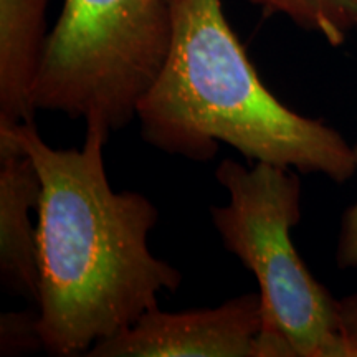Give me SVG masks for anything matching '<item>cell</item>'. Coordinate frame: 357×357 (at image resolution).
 Masks as SVG:
<instances>
[{
  "mask_svg": "<svg viewBox=\"0 0 357 357\" xmlns=\"http://www.w3.org/2000/svg\"><path fill=\"white\" fill-rule=\"evenodd\" d=\"M109 131L86 124L78 149L47 144L33 121L0 126V153L32 159L38 202V331L52 356L88 354L176 291L182 275L153 255L158 208L146 195L114 190L105 166Z\"/></svg>",
  "mask_w": 357,
  "mask_h": 357,
  "instance_id": "obj_1",
  "label": "cell"
},
{
  "mask_svg": "<svg viewBox=\"0 0 357 357\" xmlns=\"http://www.w3.org/2000/svg\"><path fill=\"white\" fill-rule=\"evenodd\" d=\"M172 38L136 118L147 144L211 160L218 144L255 162L347 182L356 147L341 132L283 105L265 86L223 13L222 0H169Z\"/></svg>",
  "mask_w": 357,
  "mask_h": 357,
  "instance_id": "obj_2",
  "label": "cell"
},
{
  "mask_svg": "<svg viewBox=\"0 0 357 357\" xmlns=\"http://www.w3.org/2000/svg\"><path fill=\"white\" fill-rule=\"evenodd\" d=\"M215 177L229 202L212 207L213 225L260 288V357H356L341 331L337 300L293 243L291 230L301 220V181L294 169L223 159Z\"/></svg>",
  "mask_w": 357,
  "mask_h": 357,
  "instance_id": "obj_3",
  "label": "cell"
},
{
  "mask_svg": "<svg viewBox=\"0 0 357 357\" xmlns=\"http://www.w3.org/2000/svg\"><path fill=\"white\" fill-rule=\"evenodd\" d=\"M172 38L169 0H63L33 88L35 108L118 131L136 118Z\"/></svg>",
  "mask_w": 357,
  "mask_h": 357,
  "instance_id": "obj_4",
  "label": "cell"
},
{
  "mask_svg": "<svg viewBox=\"0 0 357 357\" xmlns=\"http://www.w3.org/2000/svg\"><path fill=\"white\" fill-rule=\"evenodd\" d=\"M260 293L217 307L147 311L132 326L98 342L89 357H260Z\"/></svg>",
  "mask_w": 357,
  "mask_h": 357,
  "instance_id": "obj_5",
  "label": "cell"
},
{
  "mask_svg": "<svg viewBox=\"0 0 357 357\" xmlns=\"http://www.w3.org/2000/svg\"><path fill=\"white\" fill-rule=\"evenodd\" d=\"M42 182L32 159L0 153V278L8 291L38 303V211Z\"/></svg>",
  "mask_w": 357,
  "mask_h": 357,
  "instance_id": "obj_6",
  "label": "cell"
},
{
  "mask_svg": "<svg viewBox=\"0 0 357 357\" xmlns=\"http://www.w3.org/2000/svg\"><path fill=\"white\" fill-rule=\"evenodd\" d=\"M50 0H0V126L33 121Z\"/></svg>",
  "mask_w": 357,
  "mask_h": 357,
  "instance_id": "obj_7",
  "label": "cell"
},
{
  "mask_svg": "<svg viewBox=\"0 0 357 357\" xmlns=\"http://www.w3.org/2000/svg\"><path fill=\"white\" fill-rule=\"evenodd\" d=\"M265 15H283L333 47L357 32V0H247Z\"/></svg>",
  "mask_w": 357,
  "mask_h": 357,
  "instance_id": "obj_8",
  "label": "cell"
},
{
  "mask_svg": "<svg viewBox=\"0 0 357 357\" xmlns=\"http://www.w3.org/2000/svg\"><path fill=\"white\" fill-rule=\"evenodd\" d=\"M43 349L38 311H8L0 318V354L17 356Z\"/></svg>",
  "mask_w": 357,
  "mask_h": 357,
  "instance_id": "obj_9",
  "label": "cell"
},
{
  "mask_svg": "<svg viewBox=\"0 0 357 357\" xmlns=\"http://www.w3.org/2000/svg\"><path fill=\"white\" fill-rule=\"evenodd\" d=\"M357 154V146H356ZM336 261L341 268L357 270V202L347 208L339 229Z\"/></svg>",
  "mask_w": 357,
  "mask_h": 357,
  "instance_id": "obj_10",
  "label": "cell"
},
{
  "mask_svg": "<svg viewBox=\"0 0 357 357\" xmlns=\"http://www.w3.org/2000/svg\"><path fill=\"white\" fill-rule=\"evenodd\" d=\"M337 316L341 331L357 357V294L337 300Z\"/></svg>",
  "mask_w": 357,
  "mask_h": 357,
  "instance_id": "obj_11",
  "label": "cell"
}]
</instances>
